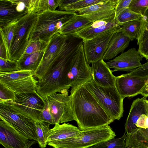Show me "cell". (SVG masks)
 <instances>
[{"instance_id": "obj_37", "label": "cell", "mask_w": 148, "mask_h": 148, "mask_svg": "<svg viewBox=\"0 0 148 148\" xmlns=\"http://www.w3.org/2000/svg\"><path fill=\"white\" fill-rule=\"evenodd\" d=\"M48 43L40 40L31 41L23 55H28L45 50Z\"/></svg>"}, {"instance_id": "obj_34", "label": "cell", "mask_w": 148, "mask_h": 148, "mask_svg": "<svg viewBox=\"0 0 148 148\" xmlns=\"http://www.w3.org/2000/svg\"><path fill=\"white\" fill-rule=\"evenodd\" d=\"M15 99V92L0 82V103L14 102Z\"/></svg>"}, {"instance_id": "obj_44", "label": "cell", "mask_w": 148, "mask_h": 148, "mask_svg": "<svg viewBox=\"0 0 148 148\" xmlns=\"http://www.w3.org/2000/svg\"><path fill=\"white\" fill-rule=\"evenodd\" d=\"M136 125L137 128H148V115L146 114L142 115L137 121Z\"/></svg>"}, {"instance_id": "obj_46", "label": "cell", "mask_w": 148, "mask_h": 148, "mask_svg": "<svg viewBox=\"0 0 148 148\" xmlns=\"http://www.w3.org/2000/svg\"><path fill=\"white\" fill-rule=\"evenodd\" d=\"M139 130L142 133L148 136V128L144 129L140 127H138Z\"/></svg>"}, {"instance_id": "obj_12", "label": "cell", "mask_w": 148, "mask_h": 148, "mask_svg": "<svg viewBox=\"0 0 148 148\" xmlns=\"http://www.w3.org/2000/svg\"><path fill=\"white\" fill-rule=\"evenodd\" d=\"M67 36L58 33L50 39L40 64L36 70L34 72V75L38 79V81L43 78L51 66L61 50Z\"/></svg>"}, {"instance_id": "obj_24", "label": "cell", "mask_w": 148, "mask_h": 148, "mask_svg": "<svg viewBox=\"0 0 148 148\" xmlns=\"http://www.w3.org/2000/svg\"><path fill=\"white\" fill-rule=\"evenodd\" d=\"M45 50L29 54L23 55L17 61L19 70L35 72L41 62Z\"/></svg>"}, {"instance_id": "obj_3", "label": "cell", "mask_w": 148, "mask_h": 148, "mask_svg": "<svg viewBox=\"0 0 148 148\" xmlns=\"http://www.w3.org/2000/svg\"><path fill=\"white\" fill-rule=\"evenodd\" d=\"M77 14L67 11L48 10L38 14L36 22L30 35V42L40 40L49 42Z\"/></svg>"}, {"instance_id": "obj_14", "label": "cell", "mask_w": 148, "mask_h": 148, "mask_svg": "<svg viewBox=\"0 0 148 148\" xmlns=\"http://www.w3.org/2000/svg\"><path fill=\"white\" fill-rule=\"evenodd\" d=\"M121 25L115 17L92 22L74 35L84 41L106 33L121 31Z\"/></svg>"}, {"instance_id": "obj_41", "label": "cell", "mask_w": 148, "mask_h": 148, "mask_svg": "<svg viewBox=\"0 0 148 148\" xmlns=\"http://www.w3.org/2000/svg\"><path fill=\"white\" fill-rule=\"evenodd\" d=\"M138 50L148 61V36L138 45Z\"/></svg>"}, {"instance_id": "obj_6", "label": "cell", "mask_w": 148, "mask_h": 148, "mask_svg": "<svg viewBox=\"0 0 148 148\" xmlns=\"http://www.w3.org/2000/svg\"><path fill=\"white\" fill-rule=\"evenodd\" d=\"M37 18V14L29 13L16 22L9 53L10 60L18 61L24 54L31 42L30 35Z\"/></svg>"}, {"instance_id": "obj_5", "label": "cell", "mask_w": 148, "mask_h": 148, "mask_svg": "<svg viewBox=\"0 0 148 148\" xmlns=\"http://www.w3.org/2000/svg\"><path fill=\"white\" fill-rule=\"evenodd\" d=\"M115 132L109 125L82 131L73 137L57 142L51 146L54 148H88L113 138Z\"/></svg>"}, {"instance_id": "obj_39", "label": "cell", "mask_w": 148, "mask_h": 148, "mask_svg": "<svg viewBox=\"0 0 148 148\" xmlns=\"http://www.w3.org/2000/svg\"><path fill=\"white\" fill-rule=\"evenodd\" d=\"M125 148H148V146L127 136L125 140Z\"/></svg>"}, {"instance_id": "obj_1", "label": "cell", "mask_w": 148, "mask_h": 148, "mask_svg": "<svg viewBox=\"0 0 148 148\" xmlns=\"http://www.w3.org/2000/svg\"><path fill=\"white\" fill-rule=\"evenodd\" d=\"M83 42L82 39L75 35L67 36L51 66L43 78L38 81L36 91L44 99L69 89L66 84L67 74L73 58Z\"/></svg>"}, {"instance_id": "obj_28", "label": "cell", "mask_w": 148, "mask_h": 148, "mask_svg": "<svg viewBox=\"0 0 148 148\" xmlns=\"http://www.w3.org/2000/svg\"><path fill=\"white\" fill-rule=\"evenodd\" d=\"M103 0H75L74 2L59 9L64 11L76 13L77 10L86 8L100 3Z\"/></svg>"}, {"instance_id": "obj_22", "label": "cell", "mask_w": 148, "mask_h": 148, "mask_svg": "<svg viewBox=\"0 0 148 148\" xmlns=\"http://www.w3.org/2000/svg\"><path fill=\"white\" fill-rule=\"evenodd\" d=\"M81 131L79 128L69 123L56 124L48 133L47 144L51 146L57 142L76 135Z\"/></svg>"}, {"instance_id": "obj_7", "label": "cell", "mask_w": 148, "mask_h": 148, "mask_svg": "<svg viewBox=\"0 0 148 148\" xmlns=\"http://www.w3.org/2000/svg\"><path fill=\"white\" fill-rule=\"evenodd\" d=\"M0 118L29 140L37 141L35 121L22 113L11 102L0 103Z\"/></svg>"}, {"instance_id": "obj_8", "label": "cell", "mask_w": 148, "mask_h": 148, "mask_svg": "<svg viewBox=\"0 0 148 148\" xmlns=\"http://www.w3.org/2000/svg\"><path fill=\"white\" fill-rule=\"evenodd\" d=\"M34 76L33 71L28 70L1 72L0 82L16 93L33 92L36 91L38 82Z\"/></svg>"}, {"instance_id": "obj_43", "label": "cell", "mask_w": 148, "mask_h": 148, "mask_svg": "<svg viewBox=\"0 0 148 148\" xmlns=\"http://www.w3.org/2000/svg\"><path fill=\"white\" fill-rule=\"evenodd\" d=\"M0 58L9 60V54L2 36L0 35Z\"/></svg>"}, {"instance_id": "obj_40", "label": "cell", "mask_w": 148, "mask_h": 148, "mask_svg": "<svg viewBox=\"0 0 148 148\" xmlns=\"http://www.w3.org/2000/svg\"><path fill=\"white\" fill-rule=\"evenodd\" d=\"M40 120L41 121L50 124L55 125L54 120L50 112L49 108L46 103L45 108L42 112Z\"/></svg>"}, {"instance_id": "obj_47", "label": "cell", "mask_w": 148, "mask_h": 148, "mask_svg": "<svg viewBox=\"0 0 148 148\" xmlns=\"http://www.w3.org/2000/svg\"><path fill=\"white\" fill-rule=\"evenodd\" d=\"M37 142L35 140L31 141L29 144L24 148H30L32 146Z\"/></svg>"}, {"instance_id": "obj_33", "label": "cell", "mask_w": 148, "mask_h": 148, "mask_svg": "<svg viewBox=\"0 0 148 148\" xmlns=\"http://www.w3.org/2000/svg\"><path fill=\"white\" fill-rule=\"evenodd\" d=\"M129 8L142 16L148 8V0H132Z\"/></svg>"}, {"instance_id": "obj_38", "label": "cell", "mask_w": 148, "mask_h": 148, "mask_svg": "<svg viewBox=\"0 0 148 148\" xmlns=\"http://www.w3.org/2000/svg\"><path fill=\"white\" fill-rule=\"evenodd\" d=\"M127 74L131 75L140 77H148V61Z\"/></svg>"}, {"instance_id": "obj_29", "label": "cell", "mask_w": 148, "mask_h": 148, "mask_svg": "<svg viewBox=\"0 0 148 148\" xmlns=\"http://www.w3.org/2000/svg\"><path fill=\"white\" fill-rule=\"evenodd\" d=\"M127 135L125 132L119 138H113L103 141L88 148H125V140Z\"/></svg>"}, {"instance_id": "obj_35", "label": "cell", "mask_w": 148, "mask_h": 148, "mask_svg": "<svg viewBox=\"0 0 148 148\" xmlns=\"http://www.w3.org/2000/svg\"><path fill=\"white\" fill-rule=\"evenodd\" d=\"M19 71L17 61L0 58V73H9Z\"/></svg>"}, {"instance_id": "obj_15", "label": "cell", "mask_w": 148, "mask_h": 148, "mask_svg": "<svg viewBox=\"0 0 148 148\" xmlns=\"http://www.w3.org/2000/svg\"><path fill=\"white\" fill-rule=\"evenodd\" d=\"M148 77H140L127 73L116 77L115 86L120 95L124 99L140 94L144 88Z\"/></svg>"}, {"instance_id": "obj_4", "label": "cell", "mask_w": 148, "mask_h": 148, "mask_svg": "<svg viewBox=\"0 0 148 148\" xmlns=\"http://www.w3.org/2000/svg\"><path fill=\"white\" fill-rule=\"evenodd\" d=\"M84 85L111 119L119 120L123 117L124 99L116 86L103 87L97 84L93 79L84 83Z\"/></svg>"}, {"instance_id": "obj_48", "label": "cell", "mask_w": 148, "mask_h": 148, "mask_svg": "<svg viewBox=\"0 0 148 148\" xmlns=\"http://www.w3.org/2000/svg\"><path fill=\"white\" fill-rule=\"evenodd\" d=\"M146 101L147 102V103H148V100H146Z\"/></svg>"}, {"instance_id": "obj_2", "label": "cell", "mask_w": 148, "mask_h": 148, "mask_svg": "<svg viewBox=\"0 0 148 148\" xmlns=\"http://www.w3.org/2000/svg\"><path fill=\"white\" fill-rule=\"evenodd\" d=\"M69 96L75 121L81 130L102 127L114 121L87 89L84 83L72 87Z\"/></svg>"}, {"instance_id": "obj_10", "label": "cell", "mask_w": 148, "mask_h": 148, "mask_svg": "<svg viewBox=\"0 0 148 148\" xmlns=\"http://www.w3.org/2000/svg\"><path fill=\"white\" fill-rule=\"evenodd\" d=\"M45 100L49 108L55 124L75 120L67 92L56 93L47 96Z\"/></svg>"}, {"instance_id": "obj_20", "label": "cell", "mask_w": 148, "mask_h": 148, "mask_svg": "<svg viewBox=\"0 0 148 148\" xmlns=\"http://www.w3.org/2000/svg\"><path fill=\"white\" fill-rule=\"evenodd\" d=\"M28 14L18 11L16 0H0V28L17 22Z\"/></svg>"}, {"instance_id": "obj_19", "label": "cell", "mask_w": 148, "mask_h": 148, "mask_svg": "<svg viewBox=\"0 0 148 148\" xmlns=\"http://www.w3.org/2000/svg\"><path fill=\"white\" fill-rule=\"evenodd\" d=\"M91 64L92 79L97 84L105 87L116 86V76L103 59Z\"/></svg>"}, {"instance_id": "obj_18", "label": "cell", "mask_w": 148, "mask_h": 148, "mask_svg": "<svg viewBox=\"0 0 148 148\" xmlns=\"http://www.w3.org/2000/svg\"><path fill=\"white\" fill-rule=\"evenodd\" d=\"M0 143L5 148H24L29 139L8 123L0 118Z\"/></svg>"}, {"instance_id": "obj_31", "label": "cell", "mask_w": 148, "mask_h": 148, "mask_svg": "<svg viewBox=\"0 0 148 148\" xmlns=\"http://www.w3.org/2000/svg\"><path fill=\"white\" fill-rule=\"evenodd\" d=\"M141 16L132 11L129 8L121 11L115 18L121 25L132 21L140 19Z\"/></svg>"}, {"instance_id": "obj_30", "label": "cell", "mask_w": 148, "mask_h": 148, "mask_svg": "<svg viewBox=\"0 0 148 148\" xmlns=\"http://www.w3.org/2000/svg\"><path fill=\"white\" fill-rule=\"evenodd\" d=\"M16 22L13 23L3 27L0 28V35L3 38L9 55Z\"/></svg>"}, {"instance_id": "obj_16", "label": "cell", "mask_w": 148, "mask_h": 148, "mask_svg": "<svg viewBox=\"0 0 148 148\" xmlns=\"http://www.w3.org/2000/svg\"><path fill=\"white\" fill-rule=\"evenodd\" d=\"M118 0H103L98 3L77 11L79 14L92 22L115 18Z\"/></svg>"}, {"instance_id": "obj_13", "label": "cell", "mask_w": 148, "mask_h": 148, "mask_svg": "<svg viewBox=\"0 0 148 148\" xmlns=\"http://www.w3.org/2000/svg\"><path fill=\"white\" fill-rule=\"evenodd\" d=\"M115 32L106 33L83 41L85 56L88 64L103 59L110 42Z\"/></svg>"}, {"instance_id": "obj_17", "label": "cell", "mask_w": 148, "mask_h": 148, "mask_svg": "<svg viewBox=\"0 0 148 148\" xmlns=\"http://www.w3.org/2000/svg\"><path fill=\"white\" fill-rule=\"evenodd\" d=\"M143 56L134 47L122 53L119 56L106 62L110 69H113L112 72L117 71H131L140 66V61Z\"/></svg>"}, {"instance_id": "obj_21", "label": "cell", "mask_w": 148, "mask_h": 148, "mask_svg": "<svg viewBox=\"0 0 148 148\" xmlns=\"http://www.w3.org/2000/svg\"><path fill=\"white\" fill-rule=\"evenodd\" d=\"M143 97L134 100L125 123V132L127 135L137 128L136 124L142 115H148V104Z\"/></svg>"}, {"instance_id": "obj_27", "label": "cell", "mask_w": 148, "mask_h": 148, "mask_svg": "<svg viewBox=\"0 0 148 148\" xmlns=\"http://www.w3.org/2000/svg\"><path fill=\"white\" fill-rule=\"evenodd\" d=\"M37 141L39 147L45 148L47 145L48 134L50 129V124L42 121H35Z\"/></svg>"}, {"instance_id": "obj_26", "label": "cell", "mask_w": 148, "mask_h": 148, "mask_svg": "<svg viewBox=\"0 0 148 148\" xmlns=\"http://www.w3.org/2000/svg\"><path fill=\"white\" fill-rule=\"evenodd\" d=\"M140 19L127 22L121 25V32L131 41L138 39L141 25Z\"/></svg>"}, {"instance_id": "obj_32", "label": "cell", "mask_w": 148, "mask_h": 148, "mask_svg": "<svg viewBox=\"0 0 148 148\" xmlns=\"http://www.w3.org/2000/svg\"><path fill=\"white\" fill-rule=\"evenodd\" d=\"M60 2V0H39L36 13L39 14L48 10H55Z\"/></svg>"}, {"instance_id": "obj_42", "label": "cell", "mask_w": 148, "mask_h": 148, "mask_svg": "<svg viewBox=\"0 0 148 148\" xmlns=\"http://www.w3.org/2000/svg\"><path fill=\"white\" fill-rule=\"evenodd\" d=\"M132 0H118L115 7V18L119 13L125 8H129Z\"/></svg>"}, {"instance_id": "obj_23", "label": "cell", "mask_w": 148, "mask_h": 148, "mask_svg": "<svg viewBox=\"0 0 148 148\" xmlns=\"http://www.w3.org/2000/svg\"><path fill=\"white\" fill-rule=\"evenodd\" d=\"M131 40L121 31L114 33L109 44L103 59L109 60L124 52Z\"/></svg>"}, {"instance_id": "obj_11", "label": "cell", "mask_w": 148, "mask_h": 148, "mask_svg": "<svg viewBox=\"0 0 148 148\" xmlns=\"http://www.w3.org/2000/svg\"><path fill=\"white\" fill-rule=\"evenodd\" d=\"M11 102L22 113L34 121H41V116L45 108L46 102L36 91L15 93V101Z\"/></svg>"}, {"instance_id": "obj_45", "label": "cell", "mask_w": 148, "mask_h": 148, "mask_svg": "<svg viewBox=\"0 0 148 148\" xmlns=\"http://www.w3.org/2000/svg\"><path fill=\"white\" fill-rule=\"evenodd\" d=\"M140 94L145 98L148 97V80L146 82L145 86Z\"/></svg>"}, {"instance_id": "obj_36", "label": "cell", "mask_w": 148, "mask_h": 148, "mask_svg": "<svg viewBox=\"0 0 148 148\" xmlns=\"http://www.w3.org/2000/svg\"><path fill=\"white\" fill-rule=\"evenodd\" d=\"M140 20V28L137 40L138 45L148 36V8Z\"/></svg>"}, {"instance_id": "obj_25", "label": "cell", "mask_w": 148, "mask_h": 148, "mask_svg": "<svg viewBox=\"0 0 148 148\" xmlns=\"http://www.w3.org/2000/svg\"><path fill=\"white\" fill-rule=\"evenodd\" d=\"M92 22L87 18L77 14L62 27L59 33L65 36L74 35L76 32Z\"/></svg>"}, {"instance_id": "obj_9", "label": "cell", "mask_w": 148, "mask_h": 148, "mask_svg": "<svg viewBox=\"0 0 148 148\" xmlns=\"http://www.w3.org/2000/svg\"><path fill=\"white\" fill-rule=\"evenodd\" d=\"M92 79L91 66L86 61L82 43L72 60L67 75V86L69 88Z\"/></svg>"}]
</instances>
